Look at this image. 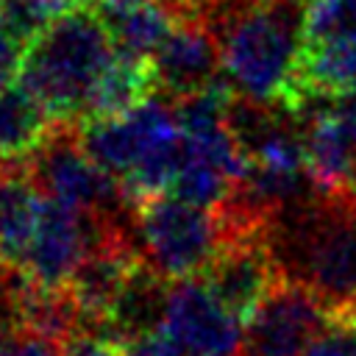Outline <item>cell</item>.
<instances>
[{
    "mask_svg": "<svg viewBox=\"0 0 356 356\" xmlns=\"http://www.w3.org/2000/svg\"><path fill=\"white\" fill-rule=\"evenodd\" d=\"M164 300H167V289H164V278L159 273H153L145 261H139V267L134 270V275L128 278L122 295L117 298L108 320L103 325H92V328H111L117 334V339H128L145 331H153L161 325L164 317ZM108 331V334H111Z\"/></svg>",
    "mask_w": 356,
    "mask_h": 356,
    "instance_id": "4fadbf2b",
    "label": "cell"
},
{
    "mask_svg": "<svg viewBox=\"0 0 356 356\" xmlns=\"http://www.w3.org/2000/svg\"><path fill=\"white\" fill-rule=\"evenodd\" d=\"M156 86L181 97L222 75L220 39L206 14H178L172 31L150 58Z\"/></svg>",
    "mask_w": 356,
    "mask_h": 356,
    "instance_id": "30bf717a",
    "label": "cell"
},
{
    "mask_svg": "<svg viewBox=\"0 0 356 356\" xmlns=\"http://www.w3.org/2000/svg\"><path fill=\"white\" fill-rule=\"evenodd\" d=\"M281 278L314 292L331 312L356 303V192L317 189L267 222Z\"/></svg>",
    "mask_w": 356,
    "mask_h": 356,
    "instance_id": "6da1fadb",
    "label": "cell"
},
{
    "mask_svg": "<svg viewBox=\"0 0 356 356\" xmlns=\"http://www.w3.org/2000/svg\"><path fill=\"white\" fill-rule=\"evenodd\" d=\"M231 184H234V178L225 170L184 150V161H181L167 192L184 197L195 206H203V209H220L231 195Z\"/></svg>",
    "mask_w": 356,
    "mask_h": 356,
    "instance_id": "ac0fdd59",
    "label": "cell"
},
{
    "mask_svg": "<svg viewBox=\"0 0 356 356\" xmlns=\"http://www.w3.org/2000/svg\"><path fill=\"white\" fill-rule=\"evenodd\" d=\"M81 325H83L81 309L75 306L67 289H42V286L31 289L22 309V331L64 345Z\"/></svg>",
    "mask_w": 356,
    "mask_h": 356,
    "instance_id": "e0dca14e",
    "label": "cell"
},
{
    "mask_svg": "<svg viewBox=\"0 0 356 356\" xmlns=\"http://www.w3.org/2000/svg\"><path fill=\"white\" fill-rule=\"evenodd\" d=\"M78 3H83V6H89V3H95V0H78Z\"/></svg>",
    "mask_w": 356,
    "mask_h": 356,
    "instance_id": "484cf974",
    "label": "cell"
},
{
    "mask_svg": "<svg viewBox=\"0 0 356 356\" xmlns=\"http://www.w3.org/2000/svg\"><path fill=\"white\" fill-rule=\"evenodd\" d=\"M161 328L184 356H242L245 320L236 317L206 284V278L170 281Z\"/></svg>",
    "mask_w": 356,
    "mask_h": 356,
    "instance_id": "52a82bcc",
    "label": "cell"
},
{
    "mask_svg": "<svg viewBox=\"0 0 356 356\" xmlns=\"http://www.w3.org/2000/svg\"><path fill=\"white\" fill-rule=\"evenodd\" d=\"M61 356H120L117 339L111 334L95 328V331H75L64 345Z\"/></svg>",
    "mask_w": 356,
    "mask_h": 356,
    "instance_id": "603a6c76",
    "label": "cell"
},
{
    "mask_svg": "<svg viewBox=\"0 0 356 356\" xmlns=\"http://www.w3.org/2000/svg\"><path fill=\"white\" fill-rule=\"evenodd\" d=\"M259 3H270V0H214V6H259Z\"/></svg>",
    "mask_w": 356,
    "mask_h": 356,
    "instance_id": "d4e9b609",
    "label": "cell"
},
{
    "mask_svg": "<svg viewBox=\"0 0 356 356\" xmlns=\"http://www.w3.org/2000/svg\"><path fill=\"white\" fill-rule=\"evenodd\" d=\"M42 197L25 161H0V256L19 267L39 222Z\"/></svg>",
    "mask_w": 356,
    "mask_h": 356,
    "instance_id": "8fae6325",
    "label": "cell"
},
{
    "mask_svg": "<svg viewBox=\"0 0 356 356\" xmlns=\"http://www.w3.org/2000/svg\"><path fill=\"white\" fill-rule=\"evenodd\" d=\"M117 56L103 17L78 3L56 14L25 47L19 81L58 122H83L89 100Z\"/></svg>",
    "mask_w": 356,
    "mask_h": 356,
    "instance_id": "3957f363",
    "label": "cell"
},
{
    "mask_svg": "<svg viewBox=\"0 0 356 356\" xmlns=\"http://www.w3.org/2000/svg\"><path fill=\"white\" fill-rule=\"evenodd\" d=\"M25 164L33 184L47 197L111 220H122L125 214H131L122 181L103 170L83 150L75 122H56L50 136Z\"/></svg>",
    "mask_w": 356,
    "mask_h": 356,
    "instance_id": "5b68a950",
    "label": "cell"
},
{
    "mask_svg": "<svg viewBox=\"0 0 356 356\" xmlns=\"http://www.w3.org/2000/svg\"><path fill=\"white\" fill-rule=\"evenodd\" d=\"M117 53L134 56V58H153L159 44L172 31L178 14L164 0H139L134 6H125L120 11L100 14Z\"/></svg>",
    "mask_w": 356,
    "mask_h": 356,
    "instance_id": "5bb4252c",
    "label": "cell"
},
{
    "mask_svg": "<svg viewBox=\"0 0 356 356\" xmlns=\"http://www.w3.org/2000/svg\"><path fill=\"white\" fill-rule=\"evenodd\" d=\"M278 281L281 273L267 242V228L228 234L225 245L206 270L211 292L242 320L253 314Z\"/></svg>",
    "mask_w": 356,
    "mask_h": 356,
    "instance_id": "9c48e42d",
    "label": "cell"
},
{
    "mask_svg": "<svg viewBox=\"0 0 356 356\" xmlns=\"http://www.w3.org/2000/svg\"><path fill=\"white\" fill-rule=\"evenodd\" d=\"M131 239L153 273L164 281H181L206 273L228 234L217 209L159 192L131 209Z\"/></svg>",
    "mask_w": 356,
    "mask_h": 356,
    "instance_id": "277c9868",
    "label": "cell"
},
{
    "mask_svg": "<svg viewBox=\"0 0 356 356\" xmlns=\"http://www.w3.org/2000/svg\"><path fill=\"white\" fill-rule=\"evenodd\" d=\"M25 47L28 44L6 22H0V89L19 81L22 61H25Z\"/></svg>",
    "mask_w": 356,
    "mask_h": 356,
    "instance_id": "cb8c5ba5",
    "label": "cell"
},
{
    "mask_svg": "<svg viewBox=\"0 0 356 356\" xmlns=\"http://www.w3.org/2000/svg\"><path fill=\"white\" fill-rule=\"evenodd\" d=\"M122 220L83 211L44 195L33 239L22 259L25 275L31 278L33 286L64 289L72 273L78 270V264L89 256V250Z\"/></svg>",
    "mask_w": 356,
    "mask_h": 356,
    "instance_id": "8992f818",
    "label": "cell"
},
{
    "mask_svg": "<svg viewBox=\"0 0 356 356\" xmlns=\"http://www.w3.org/2000/svg\"><path fill=\"white\" fill-rule=\"evenodd\" d=\"M348 89H356V36L306 44L303 58H300L298 95L303 92L334 95V92H348Z\"/></svg>",
    "mask_w": 356,
    "mask_h": 356,
    "instance_id": "2e32d148",
    "label": "cell"
},
{
    "mask_svg": "<svg viewBox=\"0 0 356 356\" xmlns=\"http://www.w3.org/2000/svg\"><path fill=\"white\" fill-rule=\"evenodd\" d=\"M120 356H184L178 342L159 325L153 331L128 337L120 342Z\"/></svg>",
    "mask_w": 356,
    "mask_h": 356,
    "instance_id": "7402d4cb",
    "label": "cell"
},
{
    "mask_svg": "<svg viewBox=\"0 0 356 356\" xmlns=\"http://www.w3.org/2000/svg\"><path fill=\"white\" fill-rule=\"evenodd\" d=\"M153 89H159V86H156L150 58H134V56L117 53L89 100L86 120L125 114L134 106H139L142 100H147L153 95Z\"/></svg>",
    "mask_w": 356,
    "mask_h": 356,
    "instance_id": "9a60e30c",
    "label": "cell"
},
{
    "mask_svg": "<svg viewBox=\"0 0 356 356\" xmlns=\"http://www.w3.org/2000/svg\"><path fill=\"white\" fill-rule=\"evenodd\" d=\"M217 39L222 81L234 95L289 108L298 95L303 58V0L259 6H211L206 11Z\"/></svg>",
    "mask_w": 356,
    "mask_h": 356,
    "instance_id": "7a4b0ae2",
    "label": "cell"
},
{
    "mask_svg": "<svg viewBox=\"0 0 356 356\" xmlns=\"http://www.w3.org/2000/svg\"><path fill=\"white\" fill-rule=\"evenodd\" d=\"M356 36V0H303V42H337Z\"/></svg>",
    "mask_w": 356,
    "mask_h": 356,
    "instance_id": "d6986e66",
    "label": "cell"
},
{
    "mask_svg": "<svg viewBox=\"0 0 356 356\" xmlns=\"http://www.w3.org/2000/svg\"><path fill=\"white\" fill-rule=\"evenodd\" d=\"M33 284L25 270L0 256V331L22 328V309Z\"/></svg>",
    "mask_w": 356,
    "mask_h": 356,
    "instance_id": "ffe728a7",
    "label": "cell"
},
{
    "mask_svg": "<svg viewBox=\"0 0 356 356\" xmlns=\"http://www.w3.org/2000/svg\"><path fill=\"white\" fill-rule=\"evenodd\" d=\"M334 317L314 292L281 278L245 320V356H300Z\"/></svg>",
    "mask_w": 356,
    "mask_h": 356,
    "instance_id": "ba28073f",
    "label": "cell"
},
{
    "mask_svg": "<svg viewBox=\"0 0 356 356\" xmlns=\"http://www.w3.org/2000/svg\"><path fill=\"white\" fill-rule=\"evenodd\" d=\"M56 122L50 108L22 81L0 89V161H28Z\"/></svg>",
    "mask_w": 356,
    "mask_h": 356,
    "instance_id": "7c38bea8",
    "label": "cell"
},
{
    "mask_svg": "<svg viewBox=\"0 0 356 356\" xmlns=\"http://www.w3.org/2000/svg\"><path fill=\"white\" fill-rule=\"evenodd\" d=\"M300 356H356V320L337 314Z\"/></svg>",
    "mask_w": 356,
    "mask_h": 356,
    "instance_id": "44dd1931",
    "label": "cell"
}]
</instances>
